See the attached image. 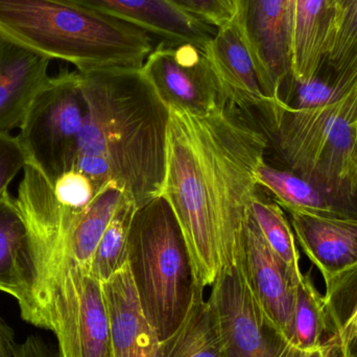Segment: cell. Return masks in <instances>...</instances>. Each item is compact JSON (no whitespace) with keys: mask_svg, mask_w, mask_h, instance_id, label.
Instances as JSON below:
<instances>
[{"mask_svg":"<svg viewBox=\"0 0 357 357\" xmlns=\"http://www.w3.org/2000/svg\"><path fill=\"white\" fill-rule=\"evenodd\" d=\"M268 146L266 134L241 111L225 107L195 115L169 109L160 197L177 218L201 289L236 259Z\"/></svg>","mask_w":357,"mask_h":357,"instance_id":"cell-1","label":"cell"},{"mask_svg":"<svg viewBox=\"0 0 357 357\" xmlns=\"http://www.w3.org/2000/svg\"><path fill=\"white\" fill-rule=\"evenodd\" d=\"M79 73L86 115L77 157L104 159L111 182L137 208L160 197L169 107L142 69Z\"/></svg>","mask_w":357,"mask_h":357,"instance_id":"cell-2","label":"cell"},{"mask_svg":"<svg viewBox=\"0 0 357 357\" xmlns=\"http://www.w3.org/2000/svg\"><path fill=\"white\" fill-rule=\"evenodd\" d=\"M0 36L79 73L142 69L151 35L69 0H0Z\"/></svg>","mask_w":357,"mask_h":357,"instance_id":"cell-3","label":"cell"},{"mask_svg":"<svg viewBox=\"0 0 357 357\" xmlns=\"http://www.w3.org/2000/svg\"><path fill=\"white\" fill-rule=\"evenodd\" d=\"M266 123L289 171L333 205L357 201V83L318 108H294L281 100Z\"/></svg>","mask_w":357,"mask_h":357,"instance_id":"cell-4","label":"cell"},{"mask_svg":"<svg viewBox=\"0 0 357 357\" xmlns=\"http://www.w3.org/2000/svg\"><path fill=\"white\" fill-rule=\"evenodd\" d=\"M26 322L56 335L59 357H112L102 282L62 245L44 250L36 262Z\"/></svg>","mask_w":357,"mask_h":357,"instance_id":"cell-5","label":"cell"},{"mask_svg":"<svg viewBox=\"0 0 357 357\" xmlns=\"http://www.w3.org/2000/svg\"><path fill=\"white\" fill-rule=\"evenodd\" d=\"M128 264L144 312L161 341L182 322L195 289L182 231L162 197L136 209Z\"/></svg>","mask_w":357,"mask_h":357,"instance_id":"cell-6","label":"cell"},{"mask_svg":"<svg viewBox=\"0 0 357 357\" xmlns=\"http://www.w3.org/2000/svg\"><path fill=\"white\" fill-rule=\"evenodd\" d=\"M85 115L79 71L64 70L48 77L19 128L27 165L50 182L75 169Z\"/></svg>","mask_w":357,"mask_h":357,"instance_id":"cell-7","label":"cell"},{"mask_svg":"<svg viewBox=\"0 0 357 357\" xmlns=\"http://www.w3.org/2000/svg\"><path fill=\"white\" fill-rule=\"evenodd\" d=\"M208 299L218 316L224 357H301L302 351L266 318L241 257L218 275Z\"/></svg>","mask_w":357,"mask_h":357,"instance_id":"cell-8","label":"cell"},{"mask_svg":"<svg viewBox=\"0 0 357 357\" xmlns=\"http://www.w3.org/2000/svg\"><path fill=\"white\" fill-rule=\"evenodd\" d=\"M296 241L326 284L325 299L357 289V212L287 209Z\"/></svg>","mask_w":357,"mask_h":357,"instance_id":"cell-9","label":"cell"},{"mask_svg":"<svg viewBox=\"0 0 357 357\" xmlns=\"http://www.w3.org/2000/svg\"><path fill=\"white\" fill-rule=\"evenodd\" d=\"M142 70L169 109L208 115L227 107L207 54L193 44L159 42Z\"/></svg>","mask_w":357,"mask_h":357,"instance_id":"cell-10","label":"cell"},{"mask_svg":"<svg viewBox=\"0 0 357 357\" xmlns=\"http://www.w3.org/2000/svg\"><path fill=\"white\" fill-rule=\"evenodd\" d=\"M264 96L277 104L291 77L293 16L287 0H236L234 18Z\"/></svg>","mask_w":357,"mask_h":357,"instance_id":"cell-11","label":"cell"},{"mask_svg":"<svg viewBox=\"0 0 357 357\" xmlns=\"http://www.w3.org/2000/svg\"><path fill=\"white\" fill-rule=\"evenodd\" d=\"M241 257L254 294L266 318L294 344L296 283L271 249L252 212L243 227Z\"/></svg>","mask_w":357,"mask_h":357,"instance_id":"cell-12","label":"cell"},{"mask_svg":"<svg viewBox=\"0 0 357 357\" xmlns=\"http://www.w3.org/2000/svg\"><path fill=\"white\" fill-rule=\"evenodd\" d=\"M205 52L226 106L245 114L257 110L266 121L274 104L262 91L249 48L235 20L216 31Z\"/></svg>","mask_w":357,"mask_h":357,"instance_id":"cell-13","label":"cell"},{"mask_svg":"<svg viewBox=\"0 0 357 357\" xmlns=\"http://www.w3.org/2000/svg\"><path fill=\"white\" fill-rule=\"evenodd\" d=\"M102 287L112 357H157L160 337L142 307L129 264Z\"/></svg>","mask_w":357,"mask_h":357,"instance_id":"cell-14","label":"cell"},{"mask_svg":"<svg viewBox=\"0 0 357 357\" xmlns=\"http://www.w3.org/2000/svg\"><path fill=\"white\" fill-rule=\"evenodd\" d=\"M144 29L161 41L191 43L206 52L218 29L167 0H69Z\"/></svg>","mask_w":357,"mask_h":357,"instance_id":"cell-15","label":"cell"},{"mask_svg":"<svg viewBox=\"0 0 357 357\" xmlns=\"http://www.w3.org/2000/svg\"><path fill=\"white\" fill-rule=\"evenodd\" d=\"M33 287L29 222L8 190L0 195V291L18 302L24 321L33 307Z\"/></svg>","mask_w":357,"mask_h":357,"instance_id":"cell-16","label":"cell"},{"mask_svg":"<svg viewBox=\"0 0 357 357\" xmlns=\"http://www.w3.org/2000/svg\"><path fill=\"white\" fill-rule=\"evenodd\" d=\"M50 59L0 36V133L20 128L48 77Z\"/></svg>","mask_w":357,"mask_h":357,"instance_id":"cell-17","label":"cell"},{"mask_svg":"<svg viewBox=\"0 0 357 357\" xmlns=\"http://www.w3.org/2000/svg\"><path fill=\"white\" fill-rule=\"evenodd\" d=\"M337 27L335 0H297L291 35V79L306 82L322 71Z\"/></svg>","mask_w":357,"mask_h":357,"instance_id":"cell-18","label":"cell"},{"mask_svg":"<svg viewBox=\"0 0 357 357\" xmlns=\"http://www.w3.org/2000/svg\"><path fill=\"white\" fill-rule=\"evenodd\" d=\"M157 357H224L218 316L195 285L184 319L173 333L161 340Z\"/></svg>","mask_w":357,"mask_h":357,"instance_id":"cell-19","label":"cell"},{"mask_svg":"<svg viewBox=\"0 0 357 357\" xmlns=\"http://www.w3.org/2000/svg\"><path fill=\"white\" fill-rule=\"evenodd\" d=\"M126 199L129 197L123 189L114 183H108L65 229L63 241L66 253L82 268L90 271L96 248Z\"/></svg>","mask_w":357,"mask_h":357,"instance_id":"cell-20","label":"cell"},{"mask_svg":"<svg viewBox=\"0 0 357 357\" xmlns=\"http://www.w3.org/2000/svg\"><path fill=\"white\" fill-rule=\"evenodd\" d=\"M337 27L324 66L342 93L357 83V0H335Z\"/></svg>","mask_w":357,"mask_h":357,"instance_id":"cell-21","label":"cell"},{"mask_svg":"<svg viewBox=\"0 0 357 357\" xmlns=\"http://www.w3.org/2000/svg\"><path fill=\"white\" fill-rule=\"evenodd\" d=\"M251 212L266 243L287 266L297 284L304 274L300 268L295 233L282 208L276 202L264 199L258 193L252 202Z\"/></svg>","mask_w":357,"mask_h":357,"instance_id":"cell-22","label":"cell"},{"mask_svg":"<svg viewBox=\"0 0 357 357\" xmlns=\"http://www.w3.org/2000/svg\"><path fill=\"white\" fill-rule=\"evenodd\" d=\"M331 339L324 296L319 293L308 275L296 285L294 345L301 350L314 349Z\"/></svg>","mask_w":357,"mask_h":357,"instance_id":"cell-23","label":"cell"},{"mask_svg":"<svg viewBox=\"0 0 357 357\" xmlns=\"http://www.w3.org/2000/svg\"><path fill=\"white\" fill-rule=\"evenodd\" d=\"M256 180L258 186L273 195L274 201L283 210H327L335 207L307 181L293 172L275 169L266 161L258 167Z\"/></svg>","mask_w":357,"mask_h":357,"instance_id":"cell-24","label":"cell"},{"mask_svg":"<svg viewBox=\"0 0 357 357\" xmlns=\"http://www.w3.org/2000/svg\"><path fill=\"white\" fill-rule=\"evenodd\" d=\"M136 209L135 204L126 199L96 248L90 272L100 282L110 278L128 264L130 227Z\"/></svg>","mask_w":357,"mask_h":357,"instance_id":"cell-25","label":"cell"},{"mask_svg":"<svg viewBox=\"0 0 357 357\" xmlns=\"http://www.w3.org/2000/svg\"><path fill=\"white\" fill-rule=\"evenodd\" d=\"M291 102H287L294 108L310 109L325 106L339 100L342 93L333 84V77L329 73L327 79L321 77V73L314 79L306 82H296L289 79L287 85Z\"/></svg>","mask_w":357,"mask_h":357,"instance_id":"cell-26","label":"cell"},{"mask_svg":"<svg viewBox=\"0 0 357 357\" xmlns=\"http://www.w3.org/2000/svg\"><path fill=\"white\" fill-rule=\"evenodd\" d=\"M178 10L216 29L234 20L236 0H167Z\"/></svg>","mask_w":357,"mask_h":357,"instance_id":"cell-27","label":"cell"},{"mask_svg":"<svg viewBox=\"0 0 357 357\" xmlns=\"http://www.w3.org/2000/svg\"><path fill=\"white\" fill-rule=\"evenodd\" d=\"M50 183L56 199L71 209L83 210L96 193L91 178L77 169L67 172Z\"/></svg>","mask_w":357,"mask_h":357,"instance_id":"cell-28","label":"cell"},{"mask_svg":"<svg viewBox=\"0 0 357 357\" xmlns=\"http://www.w3.org/2000/svg\"><path fill=\"white\" fill-rule=\"evenodd\" d=\"M27 163L29 157L18 136L0 133V195L8 191V185Z\"/></svg>","mask_w":357,"mask_h":357,"instance_id":"cell-29","label":"cell"},{"mask_svg":"<svg viewBox=\"0 0 357 357\" xmlns=\"http://www.w3.org/2000/svg\"><path fill=\"white\" fill-rule=\"evenodd\" d=\"M340 357H357V300L335 337Z\"/></svg>","mask_w":357,"mask_h":357,"instance_id":"cell-30","label":"cell"},{"mask_svg":"<svg viewBox=\"0 0 357 357\" xmlns=\"http://www.w3.org/2000/svg\"><path fill=\"white\" fill-rule=\"evenodd\" d=\"M17 357H52L47 345L38 335H29L18 346Z\"/></svg>","mask_w":357,"mask_h":357,"instance_id":"cell-31","label":"cell"},{"mask_svg":"<svg viewBox=\"0 0 357 357\" xmlns=\"http://www.w3.org/2000/svg\"><path fill=\"white\" fill-rule=\"evenodd\" d=\"M18 346L14 331L0 318V357H17Z\"/></svg>","mask_w":357,"mask_h":357,"instance_id":"cell-32","label":"cell"},{"mask_svg":"<svg viewBox=\"0 0 357 357\" xmlns=\"http://www.w3.org/2000/svg\"><path fill=\"white\" fill-rule=\"evenodd\" d=\"M301 357H340L339 348L333 339L314 349L302 351Z\"/></svg>","mask_w":357,"mask_h":357,"instance_id":"cell-33","label":"cell"}]
</instances>
